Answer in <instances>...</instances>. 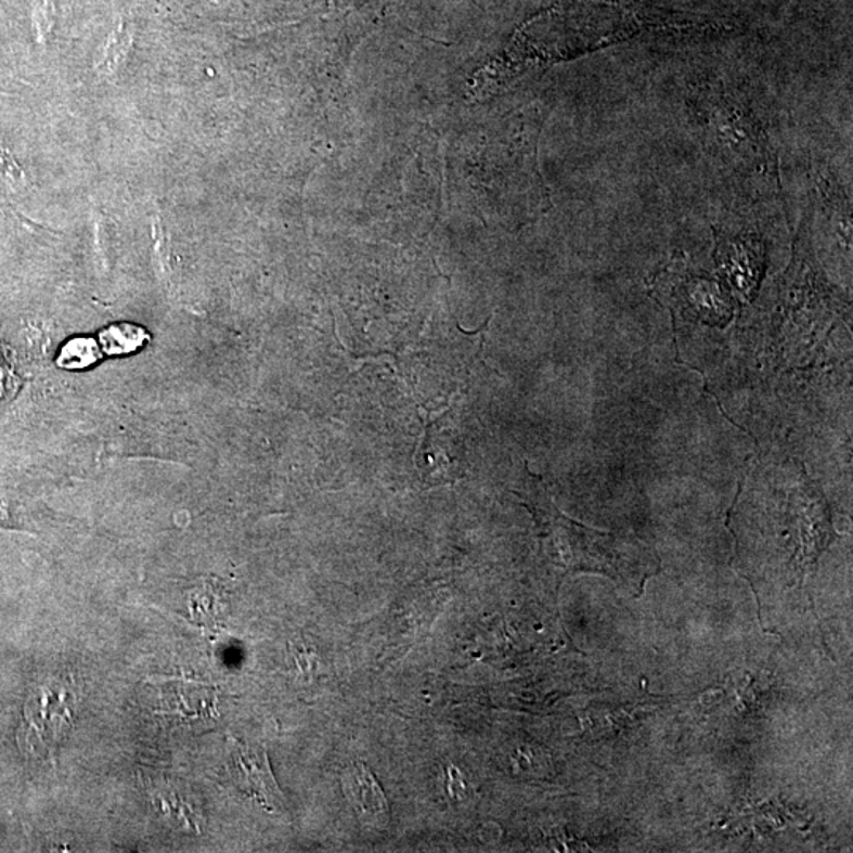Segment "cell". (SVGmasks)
Returning <instances> with one entry per match:
<instances>
[{"instance_id": "cell-6", "label": "cell", "mask_w": 853, "mask_h": 853, "mask_svg": "<svg viewBox=\"0 0 853 853\" xmlns=\"http://www.w3.org/2000/svg\"><path fill=\"white\" fill-rule=\"evenodd\" d=\"M102 351L96 348V341L93 338H74L67 341L65 347L62 348L61 356L57 358V365L68 371H78V369H88L102 359Z\"/></svg>"}, {"instance_id": "cell-3", "label": "cell", "mask_w": 853, "mask_h": 853, "mask_svg": "<svg viewBox=\"0 0 853 853\" xmlns=\"http://www.w3.org/2000/svg\"><path fill=\"white\" fill-rule=\"evenodd\" d=\"M231 775L242 793L260 803L264 810L282 811L283 793L272 775L268 754L257 746L231 740Z\"/></svg>"}, {"instance_id": "cell-8", "label": "cell", "mask_w": 853, "mask_h": 853, "mask_svg": "<svg viewBox=\"0 0 853 853\" xmlns=\"http://www.w3.org/2000/svg\"><path fill=\"white\" fill-rule=\"evenodd\" d=\"M53 0H34V23L38 34H47L53 24Z\"/></svg>"}, {"instance_id": "cell-4", "label": "cell", "mask_w": 853, "mask_h": 853, "mask_svg": "<svg viewBox=\"0 0 853 853\" xmlns=\"http://www.w3.org/2000/svg\"><path fill=\"white\" fill-rule=\"evenodd\" d=\"M344 792L364 824L375 828L388 827L389 804L371 770L356 763L344 775Z\"/></svg>"}, {"instance_id": "cell-1", "label": "cell", "mask_w": 853, "mask_h": 853, "mask_svg": "<svg viewBox=\"0 0 853 853\" xmlns=\"http://www.w3.org/2000/svg\"><path fill=\"white\" fill-rule=\"evenodd\" d=\"M693 109L711 157L735 184L762 196L778 195V165L754 112L723 82H706L693 92Z\"/></svg>"}, {"instance_id": "cell-5", "label": "cell", "mask_w": 853, "mask_h": 853, "mask_svg": "<svg viewBox=\"0 0 853 853\" xmlns=\"http://www.w3.org/2000/svg\"><path fill=\"white\" fill-rule=\"evenodd\" d=\"M148 334L134 324H113L99 334L102 353L108 356L130 354L146 345Z\"/></svg>"}, {"instance_id": "cell-7", "label": "cell", "mask_w": 853, "mask_h": 853, "mask_svg": "<svg viewBox=\"0 0 853 853\" xmlns=\"http://www.w3.org/2000/svg\"><path fill=\"white\" fill-rule=\"evenodd\" d=\"M293 658H295L300 678L313 680L316 675V656L303 644H292Z\"/></svg>"}, {"instance_id": "cell-2", "label": "cell", "mask_w": 853, "mask_h": 853, "mask_svg": "<svg viewBox=\"0 0 853 853\" xmlns=\"http://www.w3.org/2000/svg\"><path fill=\"white\" fill-rule=\"evenodd\" d=\"M533 503L542 527L547 528V552L568 571L604 572L612 579L630 580L648 576L645 548L635 541L590 530L566 519L551 504L545 493Z\"/></svg>"}]
</instances>
